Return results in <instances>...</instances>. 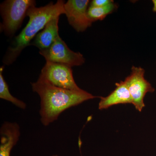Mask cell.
Here are the masks:
<instances>
[{
  "label": "cell",
  "mask_w": 156,
  "mask_h": 156,
  "mask_svg": "<svg viewBox=\"0 0 156 156\" xmlns=\"http://www.w3.org/2000/svg\"><path fill=\"white\" fill-rule=\"evenodd\" d=\"M31 84L33 91L39 95L41 99L39 113L41 122L45 126L58 119L59 115L68 109L100 97L83 89L71 91L55 87L40 76L36 82Z\"/></svg>",
  "instance_id": "cell-1"
},
{
  "label": "cell",
  "mask_w": 156,
  "mask_h": 156,
  "mask_svg": "<svg viewBox=\"0 0 156 156\" xmlns=\"http://www.w3.org/2000/svg\"><path fill=\"white\" fill-rule=\"evenodd\" d=\"M65 3L64 1L58 0L55 4L51 2L43 7L37 8L35 6L30 8L27 14L29 18L28 23L8 48L3 59L4 64H12L50 20L65 14Z\"/></svg>",
  "instance_id": "cell-2"
},
{
  "label": "cell",
  "mask_w": 156,
  "mask_h": 156,
  "mask_svg": "<svg viewBox=\"0 0 156 156\" xmlns=\"http://www.w3.org/2000/svg\"><path fill=\"white\" fill-rule=\"evenodd\" d=\"M36 4L34 0H7L2 3L0 6L2 18L1 31L8 37H13L21 27L29 9Z\"/></svg>",
  "instance_id": "cell-3"
},
{
  "label": "cell",
  "mask_w": 156,
  "mask_h": 156,
  "mask_svg": "<svg viewBox=\"0 0 156 156\" xmlns=\"http://www.w3.org/2000/svg\"><path fill=\"white\" fill-rule=\"evenodd\" d=\"M145 70L141 67L133 66L130 74L125 79L124 82L131 94L132 105L136 110L142 111L145 107L144 98L147 93H153L155 89L144 77Z\"/></svg>",
  "instance_id": "cell-4"
},
{
  "label": "cell",
  "mask_w": 156,
  "mask_h": 156,
  "mask_svg": "<svg viewBox=\"0 0 156 156\" xmlns=\"http://www.w3.org/2000/svg\"><path fill=\"white\" fill-rule=\"evenodd\" d=\"M39 53L44 57L46 61L64 65L71 68L83 65L85 62L83 54L71 50L59 36L50 48L40 50Z\"/></svg>",
  "instance_id": "cell-5"
},
{
  "label": "cell",
  "mask_w": 156,
  "mask_h": 156,
  "mask_svg": "<svg viewBox=\"0 0 156 156\" xmlns=\"http://www.w3.org/2000/svg\"><path fill=\"white\" fill-rule=\"evenodd\" d=\"M55 87L71 91L82 90L76 83L71 67L46 61L40 76Z\"/></svg>",
  "instance_id": "cell-6"
},
{
  "label": "cell",
  "mask_w": 156,
  "mask_h": 156,
  "mask_svg": "<svg viewBox=\"0 0 156 156\" xmlns=\"http://www.w3.org/2000/svg\"><path fill=\"white\" fill-rule=\"evenodd\" d=\"M89 0H69L65 3V14L70 25L78 32H83L92 25L93 21L88 15Z\"/></svg>",
  "instance_id": "cell-7"
},
{
  "label": "cell",
  "mask_w": 156,
  "mask_h": 156,
  "mask_svg": "<svg viewBox=\"0 0 156 156\" xmlns=\"http://www.w3.org/2000/svg\"><path fill=\"white\" fill-rule=\"evenodd\" d=\"M0 156H10L20 137L19 125L16 122H4L0 129Z\"/></svg>",
  "instance_id": "cell-8"
},
{
  "label": "cell",
  "mask_w": 156,
  "mask_h": 156,
  "mask_svg": "<svg viewBox=\"0 0 156 156\" xmlns=\"http://www.w3.org/2000/svg\"><path fill=\"white\" fill-rule=\"evenodd\" d=\"M115 86L114 90L107 96H100L98 109L100 110L116 105L133 103L131 94L124 81L116 83Z\"/></svg>",
  "instance_id": "cell-9"
},
{
  "label": "cell",
  "mask_w": 156,
  "mask_h": 156,
  "mask_svg": "<svg viewBox=\"0 0 156 156\" xmlns=\"http://www.w3.org/2000/svg\"><path fill=\"white\" fill-rule=\"evenodd\" d=\"M59 17L50 20L43 30L37 35L30 45H34L40 50H46L51 47L56 39L59 36L58 23Z\"/></svg>",
  "instance_id": "cell-10"
},
{
  "label": "cell",
  "mask_w": 156,
  "mask_h": 156,
  "mask_svg": "<svg viewBox=\"0 0 156 156\" xmlns=\"http://www.w3.org/2000/svg\"><path fill=\"white\" fill-rule=\"evenodd\" d=\"M4 66L0 68V98L11 102L18 108L25 109L27 105L22 101L13 96L9 91V86L3 76Z\"/></svg>",
  "instance_id": "cell-11"
},
{
  "label": "cell",
  "mask_w": 156,
  "mask_h": 156,
  "mask_svg": "<svg viewBox=\"0 0 156 156\" xmlns=\"http://www.w3.org/2000/svg\"><path fill=\"white\" fill-rule=\"evenodd\" d=\"M118 5L114 2L103 7H96L90 6L88 8V15L93 22L97 20H102L109 15L115 12Z\"/></svg>",
  "instance_id": "cell-12"
},
{
  "label": "cell",
  "mask_w": 156,
  "mask_h": 156,
  "mask_svg": "<svg viewBox=\"0 0 156 156\" xmlns=\"http://www.w3.org/2000/svg\"><path fill=\"white\" fill-rule=\"evenodd\" d=\"M114 2L112 0H93L91 2L90 6L96 7H103Z\"/></svg>",
  "instance_id": "cell-13"
},
{
  "label": "cell",
  "mask_w": 156,
  "mask_h": 156,
  "mask_svg": "<svg viewBox=\"0 0 156 156\" xmlns=\"http://www.w3.org/2000/svg\"><path fill=\"white\" fill-rule=\"evenodd\" d=\"M152 2L153 4L152 11L155 13H156V0H152Z\"/></svg>",
  "instance_id": "cell-14"
},
{
  "label": "cell",
  "mask_w": 156,
  "mask_h": 156,
  "mask_svg": "<svg viewBox=\"0 0 156 156\" xmlns=\"http://www.w3.org/2000/svg\"><path fill=\"white\" fill-rule=\"evenodd\" d=\"M50 156H58V155H53Z\"/></svg>",
  "instance_id": "cell-15"
}]
</instances>
